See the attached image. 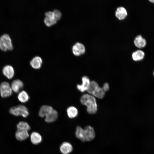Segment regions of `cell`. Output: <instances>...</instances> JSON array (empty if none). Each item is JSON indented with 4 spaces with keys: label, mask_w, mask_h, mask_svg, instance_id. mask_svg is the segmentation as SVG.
Segmentation results:
<instances>
[{
    "label": "cell",
    "mask_w": 154,
    "mask_h": 154,
    "mask_svg": "<svg viewBox=\"0 0 154 154\" xmlns=\"http://www.w3.org/2000/svg\"><path fill=\"white\" fill-rule=\"evenodd\" d=\"M84 131L85 141H90L93 140L95 137L94 129L90 125L86 126L84 129Z\"/></svg>",
    "instance_id": "obj_5"
},
{
    "label": "cell",
    "mask_w": 154,
    "mask_h": 154,
    "mask_svg": "<svg viewBox=\"0 0 154 154\" xmlns=\"http://www.w3.org/2000/svg\"><path fill=\"white\" fill-rule=\"evenodd\" d=\"M31 141L34 145H37L40 143L42 140L41 135L36 132H33L30 135Z\"/></svg>",
    "instance_id": "obj_19"
},
{
    "label": "cell",
    "mask_w": 154,
    "mask_h": 154,
    "mask_svg": "<svg viewBox=\"0 0 154 154\" xmlns=\"http://www.w3.org/2000/svg\"><path fill=\"white\" fill-rule=\"evenodd\" d=\"M52 11L56 20L57 21L60 19L62 16L60 11L57 9H54Z\"/></svg>",
    "instance_id": "obj_25"
},
{
    "label": "cell",
    "mask_w": 154,
    "mask_h": 154,
    "mask_svg": "<svg viewBox=\"0 0 154 154\" xmlns=\"http://www.w3.org/2000/svg\"><path fill=\"white\" fill-rule=\"evenodd\" d=\"M153 76H154V70L153 72Z\"/></svg>",
    "instance_id": "obj_29"
},
{
    "label": "cell",
    "mask_w": 154,
    "mask_h": 154,
    "mask_svg": "<svg viewBox=\"0 0 154 154\" xmlns=\"http://www.w3.org/2000/svg\"><path fill=\"white\" fill-rule=\"evenodd\" d=\"M13 92L11 86L7 82H3L0 84V94L2 98L10 96Z\"/></svg>",
    "instance_id": "obj_4"
},
{
    "label": "cell",
    "mask_w": 154,
    "mask_h": 154,
    "mask_svg": "<svg viewBox=\"0 0 154 154\" xmlns=\"http://www.w3.org/2000/svg\"><path fill=\"white\" fill-rule=\"evenodd\" d=\"M0 49L3 51H6L8 50L3 44L0 38Z\"/></svg>",
    "instance_id": "obj_26"
},
{
    "label": "cell",
    "mask_w": 154,
    "mask_h": 154,
    "mask_svg": "<svg viewBox=\"0 0 154 154\" xmlns=\"http://www.w3.org/2000/svg\"><path fill=\"white\" fill-rule=\"evenodd\" d=\"M17 98L19 100L23 103L28 102L30 98L28 93L24 90H22L19 93Z\"/></svg>",
    "instance_id": "obj_22"
},
{
    "label": "cell",
    "mask_w": 154,
    "mask_h": 154,
    "mask_svg": "<svg viewBox=\"0 0 154 154\" xmlns=\"http://www.w3.org/2000/svg\"><path fill=\"white\" fill-rule=\"evenodd\" d=\"M45 17L44 19V22L46 25L49 27L52 26L56 22L53 11H49L45 13Z\"/></svg>",
    "instance_id": "obj_7"
},
{
    "label": "cell",
    "mask_w": 154,
    "mask_h": 154,
    "mask_svg": "<svg viewBox=\"0 0 154 154\" xmlns=\"http://www.w3.org/2000/svg\"><path fill=\"white\" fill-rule=\"evenodd\" d=\"M29 136L27 131L17 129L15 133V137L17 139L23 141L27 139Z\"/></svg>",
    "instance_id": "obj_18"
},
{
    "label": "cell",
    "mask_w": 154,
    "mask_h": 154,
    "mask_svg": "<svg viewBox=\"0 0 154 154\" xmlns=\"http://www.w3.org/2000/svg\"><path fill=\"white\" fill-rule=\"evenodd\" d=\"M75 135L78 139L82 142L85 141L84 131V129L80 126L76 127Z\"/></svg>",
    "instance_id": "obj_23"
},
{
    "label": "cell",
    "mask_w": 154,
    "mask_h": 154,
    "mask_svg": "<svg viewBox=\"0 0 154 154\" xmlns=\"http://www.w3.org/2000/svg\"><path fill=\"white\" fill-rule=\"evenodd\" d=\"M116 17L119 20H123L125 19L127 15V10L123 7H118L115 12Z\"/></svg>",
    "instance_id": "obj_11"
},
{
    "label": "cell",
    "mask_w": 154,
    "mask_h": 154,
    "mask_svg": "<svg viewBox=\"0 0 154 154\" xmlns=\"http://www.w3.org/2000/svg\"><path fill=\"white\" fill-rule=\"evenodd\" d=\"M134 43L136 47L142 48L146 46L147 42L146 39L142 35H138L135 37Z\"/></svg>",
    "instance_id": "obj_13"
},
{
    "label": "cell",
    "mask_w": 154,
    "mask_h": 154,
    "mask_svg": "<svg viewBox=\"0 0 154 154\" xmlns=\"http://www.w3.org/2000/svg\"><path fill=\"white\" fill-rule=\"evenodd\" d=\"M91 81L89 78L86 76H84L82 77V83L80 84L77 85V88L78 90L82 92L87 91L90 85Z\"/></svg>",
    "instance_id": "obj_6"
},
{
    "label": "cell",
    "mask_w": 154,
    "mask_h": 154,
    "mask_svg": "<svg viewBox=\"0 0 154 154\" xmlns=\"http://www.w3.org/2000/svg\"><path fill=\"white\" fill-rule=\"evenodd\" d=\"M3 75L7 78H12L15 75V71L13 67L11 65H7L3 68L2 70Z\"/></svg>",
    "instance_id": "obj_9"
},
{
    "label": "cell",
    "mask_w": 154,
    "mask_h": 154,
    "mask_svg": "<svg viewBox=\"0 0 154 154\" xmlns=\"http://www.w3.org/2000/svg\"><path fill=\"white\" fill-rule=\"evenodd\" d=\"M24 86L23 82L20 80L17 79L13 80L11 85V87L13 91L15 93L19 92Z\"/></svg>",
    "instance_id": "obj_14"
},
{
    "label": "cell",
    "mask_w": 154,
    "mask_h": 154,
    "mask_svg": "<svg viewBox=\"0 0 154 154\" xmlns=\"http://www.w3.org/2000/svg\"><path fill=\"white\" fill-rule=\"evenodd\" d=\"M67 115L68 117L71 119L74 118L76 117L78 114V111L77 108L74 106L68 107L66 110Z\"/></svg>",
    "instance_id": "obj_21"
},
{
    "label": "cell",
    "mask_w": 154,
    "mask_h": 154,
    "mask_svg": "<svg viewBox=\"0 0 154 154\" xmlns=\"http://www.w3.org/2000/svg\"><path fill=\"white\" fill-rule=\"evenodd\" d=\"M17 129L28 131L31 129L29 124L26 122L21 121L19 122L17 125Z\"/></svg>",
    "instance_id": "obj_24"
},
{
    "label": "cell",
    "mask_w": 154,
    "mask_h": 154,
    "mask_svg": "<svg viewBox=\"0 0 154 154\" xmlns=\"http://www.w3.org/2000/svg\"><path fill=\"white\" fill-rule=\"evenodd\" d=\"M9 112L13 115L16 116H21L24 117H27L29 114L28 109L25 106L22 105L11 107L9 109Z\"/></svg>",
    "instance_id": "obj_3"
},
{
    "label": "cell",
    "mask_w": 154,
    "mask_h": 154,
    "mask_svg": "<svg viewBox=\"0 0 154 154\" xmlns=\"http://www.w3.org/2000/svg\"><path fill=\"white\" fill-rule=\"evenodd\" d=\"M58 114L57 111L54 109L45 117V121L47 123H52L57 119Z\"/></svg>",
    "instance_id": "obj_17"
},
{
    "label": "cell",
    "mask_w": 154,
    "mask_h": 154,
    "mask_svg": "<svg viewBox=\"0 0 154 154\" xmlns=\"http://www.w3.org/2000/svg\"><path fill=\"white\" fill-rule=\"evenodd\" d=\"M52 108L49 106L43 105L40 108L38 115L41 117H44L50 113L53 110Z\"/></svg>",
    "instance_id": "obj_16"
},
{
    "label": "cell",
    "mask_w": 154,
    "mask_h": 154,
    "mask_svg": "<svg viewBox=\"0 0 154 154\" xmlns=\"http://www.w3.org/2000/svg\"><path fill=\"white\" fill-rule=\"evenodd\" d=\"M0 38L8 50H11L13 49V47L12 40L9 35L7 34H3L0 37Z\"/></svg>",
    "instance_id": "obj_10"
},
{
    "label": "cell",
    "mask_w": 154,
    "mask_h": 154,
    "mask_svg": "<svg viewBox=\"0 0 154 154\" xmlns=\"http://www.w3.org/2000/svg\"><path fill=\"white\" fill-rule=\"evenodd\" d=\"M73 148L71 144L67 142L62 143L60 147V150L63 154H69L73 150Z\"/></svg>",
    "instance_id": "obj_12"
},
{
    "label": "cell",
    "mask_w": 154,
    "mask_h": 154,
    "mask_svg": "<svg viewBox=\"0 0 154 154\" xmlns=\"http://www.w3.org/2000/svg\"><path fill=\"white\" fill-rule=\"evenodd\" d=\"M144 52L141 50H137L132 54V57L133 59L135 61H139L143 60L145 56Z\"/></svg>",
    "instance_id": "obj_20"
},
{
    "label": "cell",
    "mask_w": 154,
    "mask_h": 154,
    "mask_svg": "<svg viewBox=\"0 0 154 154\" xmlns=\"http://www.w3.org/2000/svg\"><path fill=\"white\" fill-rule=\"evenodd\" d=\"M80 101L82 104L87 107V111L90 114L96 113L98 106L95 97L89 94H85L81 97Z\"/></svg>",
    "instance_id": "obj_1"
},
{
    "label": "cell",
    "mask_w": 154,
    "mask_h": 154,
    "mask_svg": "<svg viewBox=\"0 0 154 154\" xmlns=\"http://www.w3.org/2000/svg\"><path fill=\"white\" fill-rule=\"evenodd\" d=\"M102 88L105 92L108 91L109 89V86L108 84L107 83H105Z\"/></svg>",
    "instance_id": "obj_27"
},
{
    "label": "cell",
    "mask_w": 154,
    "mask_h": 154,
    "mask_svg": "<svg viewBox=\"0 0 154 154\" xmlns=\"http://www.w3.org/2000/svg\"><path fill=\"white\" fill-rule=\"evenodd\" d=\"M87 91L89 94L100 99H102L105 94V92L102 87H100L98 83L94 81H91L90 86Z\"/></svg>",
    "instance_id": "obj_2"
},
{
    "label": "cell",
    "mask_w": 154,
    "mask_h": 154,
    "mask_svg": "<svg viewBox=\"0 0 154 154\" xmlns=\"http://www.w3.org/2000/svg\"><path fill=\"white\" fill-rule=\"evenodd\" d=\"M72 51L74 55L79 56L84 53L85 52V48L84 45L82 43L77 42L73 46Z\"/></svg>",
    "instance_id": "obj_8"
},
{
    "label": "cell",
    "mask_w": 154,
    "mask_h": 154,
    "mask_svg": "<svg viewBox=\"0 0 154 154\" xmlns=\"http://www.w3.org/2000/svg\"><path fill=\"white\" fill-rule=\"evenodd\" d=\"M42 62V61L41 58L37 56L34 57L30 61V65L34 69H38L41 68Z\"/></svg>",
    "instance_id": "obj_15"
},
{
    "label": "cell",
    "mask_w": 154,
    "mask_h": 154,
    "mask_svg": "<svg viewBox=\"0 0 154 154\" xmlns=\"http://www.w3.org/2000/svg\"><path fill=\"white\" fill-rule=\"evenodd\" d=\"M151 3H153L154 4V0H151L149 1Z\"/></svg>",
    "instance_id": "obj_28"
}]
</instances>
